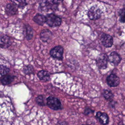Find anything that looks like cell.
<instances>
[{
	"label": "cell",
	"instance_id": "obj_18",
	"mask_svg": "<svg viewBox=\"0 0 125 125\" xmlns=\"http://www.w3.org/2000/svg\"><path fill=\"white\" fill-rule=\"evenodd\" d=\"M12 1L15 5L20 7H23L26 4L25 0H12Z\"/></svg>",
	"mask_w": 125,
	"mask_h": 125
},
{
	"label": "cell",
	"instance_id": "obj_2",
	"mask_svg": "<svg viewBox=\"0 0 125 125\" xmlns=\"http://www.w3.org/2000/svg\"><path fill=\"white\" fill-rule=\"evenodd\" d=\"M47 105L48 106L53 110H59L62 108V104L60 101L57 98L49 96L47 98Z\"/></svg>",
	"mask_w": 125,
	"mask_h": 125
},
{
	"label": "cell",
	"instance_id": "obj_22",
	"mask_svg": "<svg viewBox=\"0 0 125 125\" xmlns=\"http://www.w3.org/2000/svg\"><path fill=\"white\" fill-rule=\"evenodd\" d=\"M23 72L26 74H30L33 73V68L31 65H28L23 68Z\"/></svg>",
	"mask_w": 125,
	"mask_h": 125
},
{
	"label": "cell",
	"instance_id": "obj_14",
	"mask_svg": "<svg viewBox=\"0 0 125 125\" xmlns=\"http://www.w3.org/2000/svg\"><path fill=\"white\" fill-rule=\"evenodd\" d=\"M38 76L39 79L42 81H48L50 79V74L46 71L41 70L38 73Z\"/></svg>",
	"mask_w": 125,
	"mask_h": 125
},
{
	"label": "cell",
	"instance_id": "obj_12",
	"mask_svg": "<svg viewBox=\"0 0 125 125\" xmlns=\"http://www.w3.org/2000/svg\"><path fill=\"white\" fill-rule=\"evenodd\" d=\"M34 21L39 25H42L46 22V18L40 14H36L33 18Z\"/></svg>",
	"mask_w": 125,
	"mask_h": 125
},
{
	"label": "cell",
	"instance_id": "obj_24",
	"mask_svg": "<svg viewBox=\"0 0 125 125\" xmlns=\"http://www.w3.org/2000/svg\"><path fill=\"white\" fill-rule=\"evenodd\" d=\"M91 112H92V110L89 108H87L84 110V114L86 115H88L91 113Z\"/></svg>",
	"mask_w": 125,
	"mask_h": 125
},
{
	"label": "cell",
	"instance_id": "obj_13",
	"mask_svg": "<svg viewBox=\"0 0 125 125\" xmlns=\"http://www.w3.org/2000/svg\"><path fill=\"white\" fill-rule=\"evenodd\" d=\"M6 12L9 15H14L17 12V7L14 4H8L6 7Z\"/></svg>",
	"mask_w": 125,
	"mask_h": 125
},
{
	"label": "cell",
	"instance_id": "obj_19",
	"mask_svg": "<svg viewBox=\"0 0 125 125\" xmlns=\"http://www.w3.org/2000/svg\"><path fill=\"white\" fill-rule=\"evenodd\" d=\"M41 7H42V8L44 10H45L46 9H50L52 7V4L48 1H45V2H42L41 4Z\"/></svg>",
	"mask_w": 125,
	"mask_h": 125
},
{
	"label": "cell",
	"instance_id": "obj_4",
	"mask_svg": "<svg viewBox=\"0 0 125 125\" xmlns=\"http://www.w3.org/2000/svg\"><path fill=\"white\" fill-rule=\"evenodd\" d=\"M108 57L105 54H100L96 60V63L98 67L100 69H105L107 67Z\"/></svg>",
	"mask_w": 125,
	"mask_h": 125
},
{
	"label": "cell",
	"instance_id": "obj_17",
	"mask_svg": "<svg viewBox=\"0 0 125 125\" xmlns=\"http://www.w3.org/2000/svg\"><path fill=\"white\" fill-rule=\"evenodd\" d=\"M103 94L104 98L107 100H111L113 97V95L112 93L108 90H104L103 92Z\"/></svg>",
	"mask_w": 125,
	"mask_h": 125
},
{
	"label": "cell",
	"instance_id": "obj_8",
	"mask_svg": "<svg viewBox=\"0 0 125 125\" xmlns=\"http://www.w3.org/2000/svg\"><path fill=\"white\" fill-rule=\"evenodd\" d=\"M12 42L11 39L6 36L2 35L0 36V47L1 48H5L9 46Z\"/></svg>",
	"mask_w": 125,
	"mask_h": 125
},
{
	"label": "cell",
	"instance_id": "obj_9",
	"mask_svg": "<svg viewBox=\"0 0 125 125\" xmlns=\"http://www.w3.org/2000/svg\"><path fill=\"white\" fill-rule=\"evenodd\" d=\"M96 117L102 125H106L109 123V118L107 114L99 111L96 114Z\"/></svg>",
	"mask_w": 125,
	"mask_h": 125
},
{
	"label": "cell",
	"instance_id": "obj_16",
	"mask_svg": "<svg viewBox=\"0 0 125 125\" xmlns=\"http://www.w3.org/2000/svg\"><path fill=\"white\" fill-rule=\"evenodd\" d=\"M14 79V77L10 75H5L0 79L1 82L3 84H8L11 83Z\"/></svg>",
	"mask_w": 125,
	"mask_h": 125
},
{
	"label": "cell",
	"instance_id": "obj_27",
	"mask_svg": "<svg viewBox=\"0 0 125 125\" xmlns=\"http://www.w3.org/2000/svg\"></svg>",
	"mask_w": 125,
	"mask_h": 125
},
{
	"label": "cell",
	"instance_id": "obj_11",
	"mask_svg": "<svg viewBox=\"0 0 125 125\" xmlns=\"http://www.w3.org/2000/svg\"><path fill=\"white\" fill-rule=\"evenodd\" d=\"M52 36V33L48 29H44L41 33V38L43 42H46L50 40Z\"/></svg>",
	"mask_w": 125,
	"mask_h": 125
},
{
	"label": "cell",
	"instance_id": "obj_6",
	"mask_svg": "<svg viewBox=\"0 0 125 125\" xmlns=\"http://www.w3.org/2000/svg\"><path fill=\"white\" fill-rule=\"evenodd\" d=\"M63 49L61 46H57L53 48L50 51V55L53 58L61 59L62 57Z\"/></svg>",
	"mask_w": 125,
	"mask_h": 125
},
{
	"label": "cell",
	"instance_id": "obj_7",
	"mask_svg": "<svg viewBox=\"0 0 125 125\" xmlns=\"http://www.w3.org/2000/svg\"><path fill=\"white\" fill-rule=\"evenodd\" d=\"M101 41L103 45L105 47H111L113 42L112 37L110 35L105 34H103L102 35Z\"/></svg>",
	"mask_w": 125,
	"mask_h": 125
},
{
	"label": "cell",
	"instance_id": "obj_20",
	"mask_svg": "<svg viewBox=\"0 0 125 125\" xmlns=\"http://www.w3.org/2000/svg\"><path fill=\"white\" fill-rule=\"evenodd\" d=\"M9 71V69L5 66L0 65V75H6Z\"/></svg>",
	"mask_w": 125,
	"mask_h": 125
},
{
	"label": "cell",
	"instance_id": "obj_3",
	"mask_svg": "<svg viewBox=\"0 0 125 125\" xmlns=\"http://www.w3.org/2000/svg\"><path fill=\"white\" fill-rule=\"evenodd\" d=\"M46 18V22L50 26H59L61 23V19L53 14L48 15Z\"/></svg>",
	"mask_w": 125,
	"mask_h": 125
},
{
	"label": "cell",
	"instance_id": "obj_26",
	"mask_svg": "<svg viewBox=\"0 0 125 125\" xmlns=\"http://www.w3.org/2000/svg\"><path fill=\"white\" fill-rule=\"evenodd\" d=\"M59 125H66V124L65 123V122H61L59 123Z\"/></svg>",
	"mask_w": 125,
	"mask_h": 125
},
{
	"label": "cell",
	"instance_id": "obj_5",
	"mask_svg": "<svg viewBox=\"0 0 125 125\" xmlns=\"http://www.w3.org/2000/svg\"><path fill=\"white\" fill-rule=\"evenodd\" d=\"M107 84L111 87H115L119 85L120 83V79L115 74H111L106 78Z\"/></svg>",
	"mask_w": 125,
	"mask_h": 125
},
{
	"label": "cell",
	"instance_id": "obj_21",
	"mask_svg": "<svg viewBox=\"0 0 125 125\" xmlns=\"http://www.w3.org/2000/svg\"><path fill=\"white\" fill-rule=\"evenodd\" d=\"M120 21L121 22H125V8L121 9L119 12Z\"/></svg>",
	"mask_w": 125,
	"mask_h": 125
},
{
	"label": "cell",
	"instance_id": "obj_15",
	"mask_svg": "<svg viewBox=\"0 0 125 125\" xmlns=\"http://www.w3.org/2000/svg\"><path fill=\"white\" fill-rule=\"evenodd\" d=\"M33 30L31 27L29 25L25 26V36L26 38L29 40H30L33 35Z\"/></svg>",
	"mask_w": 125,
	"mask_h": 125
},
{
	"label": "cell",
	"instance_id": "obj_1",
	"mask_svg": "<svg viewBox=\"0 0 125 125\" xmlns=\"http://www.w3.org/2000/svg\"><path fill=\"white\" fill-rule=\"evenodd\" d=\"M102 13V9L97 5L92 6L88 11V17L92 20H95L99 19Z\"/></svg>",
	"mask_w": 125,
	"mask_h": 125
},
{
	"label": "cell",
	"instance_id": "obj_10",
	"mask_svg": "<svg viewBox=\"0 0 125 125\" xmlns=\"http://www.w3.org/2000/svg\"><path fill=\"white\" fill-rule=\"evenodd\" d=\"M108 60L115 65H118L121 61L120 55L115 52H111L108 57Z\"/></svg>",
	"mask_w": 125,
	"mask_h": 125
},
{
	"label": "cell",
	"instance_id": "obj_25",
	"mask_svg": "<svg viewBox=\"0 0 125 125\" xmlns=\"http://www.w3.org/2000/svg\"><path fill=\"white\" fill-rule=\"evenodd\" d=\"M63 0H51L52 2H53V3L54 4H58L60 3L61 2H62Z\"/></svg>",
	"mask_w": 125,
	"mask_h": 125
},
{
	"label": "cell",
	"instance_id": "obj_23",
	"mask_svg": "<svg viewBox=\"0 0 125 125\" xmlns=\"http://www.w3.org/2000/svg\"><path fill=\"white\" fill-rule=\"evenodd\" d=\"M36 101L37 103L42 106L44 105V100H43V97L42 95L38 96L36 98Z\"/></svg>",
	"mask_w": 125,
	"mask_h": 125
}]
</instances>
